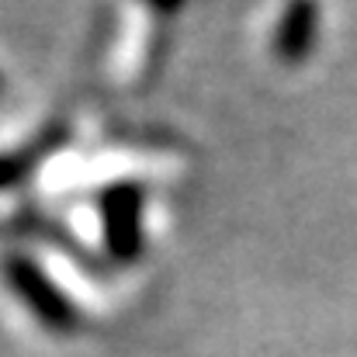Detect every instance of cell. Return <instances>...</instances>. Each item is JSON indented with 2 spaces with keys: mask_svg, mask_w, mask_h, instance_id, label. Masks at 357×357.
I'll return each mask as SVG.
<instances>
[{
  "mask_svg": "<svg viewBox=\"0 0 357 357\" xmlns=\"http://www.w3.org/2000/svg\"><path fill=\"white\" fill-rule=\"evenodd\" d=\"M312 31H316V7L312 0H295L291 10H288V21H284V35H281V52L288 59L302 56L312 42Z\"/></svg>",
  "mask_w": 357,
  "mask_h": 357,
  "instance_id": "cell-1",
  "label": "cell"
}]
</instances>
